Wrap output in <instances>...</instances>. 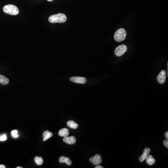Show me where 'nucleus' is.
Listing matches in <instances>:
<instances>
[{
  "label": "nucleus",
  "mask_w": 168,
  "mask_h": 168,
  "mask_svg": "<svg viewBox=\"0 0 168 168\" xmlns=\"http://www.w3.org/2000/svg\"><path fill=\"white\" fill-rule=\"evenodd\" d=\"M48 20L51 23H63L66 21L67 17L65 14L59 13L51 16L49 17Z\"/></svg>",
  "instance_id": "nucleus-1"
},
{
  "label": "nucleus",
  "mask_w": 168,
  "mask_h": 168,
  "mask_svg": "<svg viewBox=\"0 0 168 168\" xmlns=\"http://www.w3.org/2000/svg\"><path fill=\"white\" fill-rule=\"evenodd\" d=\"M3 11L6 14L12 16L17 15L19 12L18 8L12 4H8L5 6L3 8Z\"/></svg>",
  "instance_id": "nucleus-2"
},
{
  "label": "nucleus",
  "mask_w": 168,
  "mask_h": 168,
  "mask_svg": "<svg viewBox=\"0 0 168 168\" xmlns=\"http://www.w3.org/2000/svg\"><path fill=\"white\" fill-rule=\"evenodd\" d=\"M127 35L125 30L123 28H120L115 32L114 35V39L118 42H121L124 40Z\"/></svg>",
  "instance_id": "nucleus-3"
},
{
  "label": "nucleus",
  "mask_w": 168,
  "mask_h": 168,
  "mask_svg": "<svg viewBox=\"0 0 168 168\" xmlns=\"http://www.w3.org/2000/svg\"><path fill=\"white\" fill-rule=\"evenodd\" d=\"M127 51V46L124 44L119 45L115 49L114 53L117 56H121L123 55Z\"/></svg>",
  "instance_id": "nucleus-4"
},
{
  "label": "nucleus",
  "mask_w": 168,
  "mask_h": 168,
  "mask_svg": "<svg viewBox=\"0 0 168 168\" xmlns=\"http://www.w3.org/2000/svg\"><path fill=\"white\" fill-rule=\"evenodd\" d=\"M89 161L93 165H98L100 164H101V162L102 161V158H101V156L100 155L96 154L95 156L90 158Z\"/></svg>",
  "instance_id": "nucleus-5"
},
{
  "label": "nucleus",
  "mask_w": 168,
  "mask_h": 168,
  "mask_svg": "<svg viewBox=\"0 0 168 168\" xmlns=\"http://www.w3.org/2000/svg\"><path fill=\"white\" fill-rule=\"evenodd\" d=\"M166 72L165 70H162L157 77V81L160 84H163L166 81Z\"/></svg>",
  "instance_id": "nucleus-6"
},
{
  "label": "nucleus",
  "mask_w": 168,
  "mask_h": 168,
  "mask_svg": "<svg viewBox=\"0 0 168 168\" xmlns=\"http://www.w3.org/2000/svg\"><path fill=\"white\" fill-rule=\"evenodd\" d=\"M71 81L74 82V83H78V84H85L86 83V78L84 77H72L71 78Z\"/></svg>",
  "instance_id": "nucleus-7"
},
{
  "label": "nucleus",
  "mask_w": 168,
  "mask_h": 168,
  "mask_svg": "<svg viewBox=\"0 0 168 168\" xmlns=\"http://www.w3.org/2000/svg\"><path fill=\"white\" fill-rule=\"evenodd\" d=\"M150 151H151V150L149 148H145V149L143 150V154L139 157V161L140 162H143L144 161V160L146 158L148 155H149V153H150Z\"/></svg>",
  "instance_id": "nucleus-8"
},
{
  "label": "nucleus",
  "mask_w": 168,
  "mask_h": 168,
  "mask_svg": "<svg viewBox=\"0 0 168 168\" xmlns=\"http://www.w3.org/2000/svg\"><path fill=\"white\" fill-rule=\"evenodd\" d=\"M63 141L68 144H73L76 143V139L73 136H66L64 138Z\"/></svg>",
  "instance_id": "nucleus-9"
},
{
  "label": "nucleus",
  "mask_w": 168,
  "mask_h": 168,
  "mask_svg": "<svg viewBox=\"0 0 168 168\" xmlns=\"http://www.w3.org/2000/svg\"><path fill=\"white\" fill-rule=\"evenodd\" d=\"M59 162L60 163H65L67 164L68 165H71L72 164V162L71 161L70 158L64 156H61L59 157Z\"/></svg>",
  "instance_id": "nucleus-10"
},
{
  "label": "nucleus",
  "mask_w": 168,
  "mask_h": 168,
  "mask_svg": "<svg viewBox=\"0 0 168 168\" xmlns=\"http://www.w3.org/2000/svg\"><path fill=\"white\" fill-rule=\"evenodd\" d=\"M69 134V130L66 128H62L59 132V135L61 137H66V136H68Z\"/></svg>",
  "instance_id": "nucleus-11"
},
{
  "label": "nucleus",
  "mask_w": 168,
  "mask_h": 168,
  "mask_svg": "<svg viewBox=\"0 0 168 168\" xmlns=\"http://www.w3.org/2000/svg\"><path fill=\"white\" fill-rule=\"evenodd\" d=\"M52 136H53V134L52 132L49 131L48 130H46L43 133V141L45 142L49 138L52 137Z\"/></svg>",
  "instance_id": "nucleus-12"
},
{
  "label": "nucleus",
  "mask_w": 168,
  "mask_h": 168,
  "mask_svg": "<svg viewBox=\"0 0 168 168\" xmlns=\"http://www.w3.org/2000/svg\"><path fill=\"white\" fill-rule=\"evenodd\" d=\"M147 164L150 165H152L155 163V160L151 155H148L146 158Z\"/></svg>",
  "instance_id": "nucleus-13"
},
{
  "label": "nucleus",
  "mask_w": 168,
  "mask_h": 168,
  "mask_svg": "<svg viewBox=\"0 0 168 168\" xmlns=\"http://www.w3.org/2000/svg\"><path fill=\"white\" fill-rule=\"evenodd\" d=\"M9 83V80L4 75L0 74V83L3 85H6Z\"/></svg>",
  "instance_id": "nucleus-14"
},
{
  "label": "nucleus",
  "mask_w": 168,
  "mask_h": 168,
  "mask_svg": "<svg viewBox=\"0 0 168 168\" xmlns=\"http://www.w3.org/2000/svg\"><path fill=\"white\" fill-rule=\"evenodd\" d=\"M67 125L69 128L73 129H77L78 127V125L75 123L73 121H67Z\"/></svg>",
  "instance_id": "nucleus-15"
},
{
  "label": "nucleus",
  "mask_w": 168,
  "mask_h": 168,
  "mask_svg": "<svg viewBox=\"0 0 168 168\" xmlns=\"http://www.w3.org/2000/svg\"><path fill=\"white\" fill-rule=\"evenodd\" d=\"M34 161L36 162V164L38 165H41L43 164V159L42 157H37L36 156L34 158Z\"/></svg>",
  "instance_id": "nucleus-16"
},
{
  "label": "nucleus",
  "mask_w": 168,
  "mask_h": 168,
  "mask_svg": "<svg viewBox=\"0 0 168 168\" xmlns=\"http://www.w3.org/2000/svg\"><path fill=\"white\" fill-rule=\"evenodd\" d=\"M12 137L14 138H17L19 137L18 133V131L17 130H13L11 132Z\"/></svg>",
  "instance_id": "nucleus-17"
},
{
  "label": "nucleus",
  "mask_w": 168,
  "mask_h": 168,
  "mask_svg": "<svg viewBox=\"0 0 168 168\" xmlns=\"http://www.w3.org/2000/svg\"><path fill=\"white\" fill-rule=\"evenodd\" d=\"M7 140V136L6 134H4L2 135H0V141L1 142H4V141H6Z\"/></svg>",
  "instance_id": "nucleus-18"
},
{
  "label": "nucleus",
  "mask_w": 168,
  "mask_h": 168,
  "mask_svg": "<svg viewBox=\"0 0 168 168\" xmlns=\"http://www.w3.org/2000/svg\"><path fill=\"white\" fill-rule=\"evenodd\" d=\"M164 144L165 146L168 148V140H165L164 141Z\"/></svg>",
  "instance_id": "nucleus-19"
},
{
  "label": "nucleus",
  "mask_w": 168,
  "mask_h": 168,
  "mask_svg": "<svg viewBox=\"0 0 168 168\" xmlns=\"http://www.w3.org/2000/svg\"><path fill=\"white\" fill-rule=\"evenodd\" d=\"M165 137L166 138V139H168V132L167 131L165 132Z\"/></svg>",
  "instance_id": "nucleus-20"
},
{
  "label": "nucleus",
  "mask_w": 168,
  "mask_h": 168,
  "mask_svg": "<svg viewBox=\"0 0 168 168\" xmlns=\"http://www.w3.org/2000/svg\"><path fill=\"white\" fill-rule=\"evenodd\" d=\"M95 168H103V167L100 166V165H96V166L95 167Z\"/></svg>",
  "instance_id": "nucleus-21"
},
{
  "label": "nucleus",
  "mask_w": 168,
  "mask_h": 168,
  "mask_svg": "<svg viewBox=\"0 0 168 168\" xmlns=\"http://www.w3.org/2000/svg\"><path fill=\"white\" fill-rule=\"evenodd\" d=\"M6 168V166L4 165H0V168Z\"/></svg>",
  "instance_id": "nucleus-22"
},
{
  "label": "nucleus",
  "mask_w": 168,
  "mask_h": 168,
  "mask_svg": "<svg viewBox=\"0 0 168 168\" xmlns=\"http://www.w3.org/2000/svg\"><path fill=\"white\" fill-rule=\"evenodd\" d=\"M48 1H54V0H47Z\"/></svg>",
  "instance_id": "nucleus-23"
},
{
  "label": "nucleus",
  "mask_w": 168,
  "mask_h": 168,
  "mask_svg": "<svg viewBox=\"0 0 168 168\" xmlns=\"http://www.w3.org/2000/svg\"><path fill=\"white\" fill-rule=\"evenodd\" d=\"M23 167H20V166H19V167H16V168H22Z\"/></svg>",
  "instance_id": "nucleus-24"
}]
</instances>
